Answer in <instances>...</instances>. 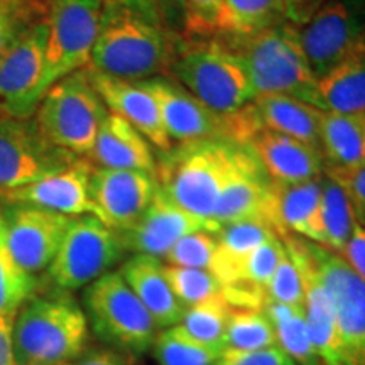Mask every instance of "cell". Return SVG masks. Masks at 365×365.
<instances>
[{
    "label": "cell",
    "instance_id": "cell-1",
    "mask_svg": "<svg viewBox=\"0 0 365 365\" xmlns=\"http://www.w3.org/2000/svg\"><path fill=\"white\" fill-rule=\"evenodd\" d=\"M178 46L158 0H102L88 68L112 78L145 81L170 70Z\"/></svg>",
    "mask_w": 365,
    "mask_h": 365
},
{
    "label": "cell",
    "instance_id": "cell-2",
    "mask_svg": "<svg viewBox=\"0 0 365 365\" xmlns=\"http://www.w3.org/2000/svg\"><path fill=\"white\" fill-rule=\"evenodd\" d=\"M254 154L232 140H200L180 144L156 163V181L173 203L191 215L212 222L222 190ZM217 225V223H215Z\"/></svg>",
    "mask_w": 365,
    "mask_h": 365
},
{
    "label": "cell",
    "instance_id": "cell-3",
    "mask_svg": "<svg viewBox=\"0 0 365 365\" xmlns=\"http://www.w3.org/2000/svg\"><path fill=\"white\" fill-rule=\"evenodd\" d=\"M86 314L66 291L34 296L14 317L16 365H65L85 355Z\"/></svg>",
    "mask_w": 365,
    "mask_h": 365
},
{
    "label": "cell",
    "instance_id": "cell-4",
    "mask_svg": "<svg viewBox=\"0 0 365 365\" xmlns=\"http://www.w3.org/2000/svg\"><path fill=\"white\" fill-rule=\"evenodd\" d=\"M223 39L247 71L254 98L289 95L319 108L318 80L301 46L298 26L282 21L255 34Z\"/></svg>",
    "mask_w": 365,
    "mask_h": 365
},
{
    "label": "cell",
    "instance_id": "cell-5",
    "mask_svg": "<svg viewBox=\"0 0 365 365\" xmlns=\"http://www.w3.org/2000/svg\"><path fill=\"white\" fill-rule=\"evenodd\" d=\"M170 71L182 88L222 115H234L254 100L247 71L225 41L205 38L180 44Z\"/></svg>",
    "mask_w": 365,
    "mask_h": 365
},
{
    "label": "cell",
    "instance_id": "cell-6",
    "mask_svg": "<svg viewBox=\"0 0 365 365\" xmlns=\"http://www.w3.org/2000/svg\"><path fill=\"white\" fill-rule=\"evenodd\" d=\"M107 112L91 83L88 68H83L46 91L34 113V122L41 135L54 148L73 156H88Z\"/></svg>",
    "mask_w": 365,
    "mask_h": 365
},
{
    "label": "cell",
    "instance_id": "cell-7",
    "mask_svg": "<svg viewBox=\"0 0 365 365\" xmlns=\"http://www.w3.org/2000/svg\"><path fill=\"white\" fill-rule=\"evenodd\" d=\"M83 303L88 327L115 352L143 355L153 346L156 323L118 271L86 286Z\"/></svg>",
    "mask_w": 365,
    "mask_h": 365
},
{
    "label": "cell",
    "instance_id": "cell-8",
    "mask_svg": "<svg viewBox=\"0 0 365 365\" xmlns=\"http://www.w3.org/2000/svg\"><path fill=\"white\" fill-rule=\"evenodd\" d=\"M102 0H48L46 2L44 93L71 73L90 65L97 41Z\"/></svg>",
    "mask_w": 365,
    "mask_h": 365
},
{
    "label": "cell",
    "instance_id": "cell-9",
    "mask_svg": "<svg viewBox=\"0 0 365 365\" xmlns=\"http://www.w3.org/2000/svg\"><path fill=\"white\" fill-rule=\"evenodd\" d=\"M124 250L117 232L97 217H75L49 264L48 276L59 291L81 289L110 272Z\"/></svg>",
    "mask_w": 365,
    "mask_h": 365
},
{
    "label": "cell",
    "instance_id": "cell-10",
    "mask_svg": "<svg viewBox=\"0 0 365 365\" xmlns=\"http://www.w3.org/2000/svg\"><path fill=\"white\" fill-rule=\"evenodd\" d=\"M298 29L314 78H323L365 41V0H325Z\"/></svg>",
    "mask_w": 365,
    "mask_h": 365
},
{
    "label": "cell",
    "instance_id": "cell-11",
    "mask_svg": "<svg viewBox=\"0 0 365 365\" xmlns=\"http://www.w3.org/2000/svg\"><path fill=\"white\" fill-rule=\"evenodd\" d=\"M303 245L331 296L346 365H365V282L340 254L304 239Z\"/></svg>",
    "mask_w": 365,
    "mask_h": 365
},
{
    "label": "cell",
    "instance_id": "cell-12",
    "mask_svg": "<svg viewBox=\"0 0 365 365\" xmlns=\"http://www.w3.org/2000/svg\"><path fill=\"white\" fill-rule=\"evenodd\" d=\"M46 17L22 27L0 59V113L33 118L44 95Z\"/></svg>",
    "mask_w": 365,
    "mask_h": 365
},
{
    "label": "cell",
    "instance_id": "cell-13",
    "mask_svg": "<svg viewBox=\"0 0 365 365\" xmlns=\"http://www.w3.org/2000/svg\"><path fill=\"white\" fill-rule=\"evenodd\" d=\"M75 156L41 135L33 118L0 113V195L61 170Z\"/></svg>",
    "mask_w": 365,
    "mask_h": 365
},
{
    "label": "cell",
    "instance_id": "cell-14",
    "mask_svg": "<svg viewBox=\"0 0 365 365\" xmlns=\"http://www.w3.org/2000/svg\"><path fill=\"white\" fill-rule=\"evenodd\" d=\"M143 85L156 98L163 125L171 140L181 144L217 139L237 143L235 113H217L171 80L150 78Z\"/></svg>",
    "mask_w": 365,
    "mask_h": 365
},
{
    "label": "cell",
    "instance_id": "cell-15",
    "mask_svg": "<svg viewBox=\"0 0 365 365\" xmlns=\"http://www.w3.org/2000/svg\"><path fill=\"white\" fill-rule=\"evenodd\" d=\"M4 217V232L9 252L31 274L49 267L73 218L26 205H9Z\"/></svg>",
    "mask_w": 365,
    "mask_h": 365
},
{
    "label": "cell",
    "instance_id": "cell-16",
    "mask_svg": "<svg viewBox=\"0 0 365 365\" xmlns=\"http://www.w3.org/2000/svg\"><path fill=\"white\" fill-rule=\"evenodd\" d=\"M156 176L143 171L93 166L90 195L98 220L115 232H125L143 217L158 191Z\"/></svg>",
    "mask_w": 365,
    "mask_h": 365
},
{
    "label": "cell",
    "instance_id": "cell-17",
    "mask_svg": "<svg viewBox=\"0 0 365 365\" xmlns=\"http://www.w3.org/2000/svg\"><path fill=\"white\" fill-rule=\"evenodd\" d=\"M93 164L86 158L73 159L49 175H44L22 188L0 195L7 205H26L66 217H97L90 195V176ZM98 218V217H97Z\"/></svg>",
    "mask_w": 365,
    "mask_h": 365
},
{
    "label": "cell",
    "instance_id": "cell-18",
    "mask_svg": "<svg viewBox=\"0 0 365 365\" xmlns=\"http://www.w3.org/2000/svg\"><path fill=\"white\" fill-rule=\"evenodd\" d=\"M220 227L178 207L158 188L143 217L129 230L117 232L125 250L161 259L178 240L193 232L218 234Z\"/></svg>",
    "mask_w": 365,
    "mask_h": 365
},
{
    "label": "cell",
    "instance_id": "cell-19",
    "mask_svg": "<svg viewBox=\"0 0 365 365\" xmlns=\"http://www.w3.org/2000/svg\"><path fill=\"white\" fill-rule=\"evenodd\" d=\"M245 145L272 182L294 185L317 180L325 170L322 150L279 132L257 129Z\"/></svg>",
    "mask_w": 365,
    "mask_h": 365
},
{
    "label": "cell",
    "instance_id": "cell-20",
    "mask_svg": "<svg viewBox=\"0 0 365 365\" xmlns=\"http://www.w3.org/2000/svg\"><path fill=\"white\" fill-rule=\"evenodd\" d=\"M322 182L323 178L294 185L271 181L266 207L267 225L277 235L293 234L323 245V228L319 218Z\"/></svg>",
    "mask_w": 365,
    "mask_h": 365
},
{
    "label": "cell",
    "instance_id": "cell-21",
    "mask_svg": "<svg viewBox=\"0 0 365 365\" xmlns=\"http://www.w3.org/2000/svg\"><path fill=\"white\" fill-rule=\"evenodd\" d=\"M88 73L91 83L108 110L125 118L163 153L173 148V140L163 125L156 98L149 93L143 81L112 78V76L93 71L91 68H88Z\"/></svg>",
    "mask_w": 365,
    "mask_h": 365
},
{
    "label": "cell",
    "instance_id": "cell-22",
    "mask_svg": "<svg viewBox=\"0 0 365 365\" xmlns=\"http://www.w3.org/2000/svg\"><path fill=\"white\" fill-rule=\"evenodd\" d=\"M86 159L98 168L143 171L156 176V159L149 140L125 118L108 110Z\"/></svg>",
    "mask_w": 365,
    "mask_h": 365
},
{
    "label": "cell",
    "instance_id": "cell-23",
    "mask_svg": "<svg viewBox=\"0 0 365 365\" xmlns=\"http://www.w3.org/2000/svg\"><path fill=\"white\" fill-rule=\"evenodd\" d=\"M163 266L164 264L156 257L135 254L118 271L153 317L158 330L176 327L186 312L171 291Z\"/></svg>",
    "mask_w": 365,
    "mask_h": 365
},
{
    "label": "cell",
    "instance_id": "cell-24",
    "mask_svg": "<svg viewBox=\"0 0 365 365\" xmlns=\"http://www.w3.org/2000/svg\"><path fill=\"white\" fill-rule=\"evenodd\" d=\"M269 188H271V180L254 156L252 161L235 173L222 190L213 210L212 222L220 228L228 223L245 220L266 223Z\"/></svg>",
    "mask_w": 365,
    "mask_h": 365
},
{
    "label": "cell",
    "instance_id": "cell-25",
    "mask_svg": "<svg viewBox=\"0 0 365 365\" xmlns=\"http://www.w3.org/2000/svg\"><path fill=\"white\" fill-rule=\"evenodd\" d=\"M252 110L261 129L279 132L313 148H319V122L322 113L303 100L289 95H259L252 102Z\"/></svg>",
    "mask_w": 365,
    "mask_h": 365
},
{
    "label": "cell",
    "instance_id": "cell-26",
    "mask_svg": "<svg viewBox=\"0 0 365 365\" xmlns=\"http://www.w3.org/2000/svg\"><path fill=\"white\" fill-rule=\"evenodd\" d=\"M319 148L327 170L357 171L365 168V110L352 113L323 112Z\"/></svg>",
    "mask_w": 365,
    "mask_h": 365
},
{
    "label": "cell",
    "instance_id": "cell-27",
    "mask_svg": "<svg viewBox=\"0 0 365 365\" xmlns=\"http://www.w3.org/2000/svg\"><path fill=\"white\" fill-rule=\"evenodd\" d=\"M274 235L277 234L264 222L245 220L223 225L217 234V249L208 271L222 287L235 284L249 254Z\"/></svg>",
    "mask_w": 365,
    "mask_h": 365
},
{
    "label": "cell",
    "instance_id": "cell-28",
    "mask_svg": "<svg viewBox=\"0 0 365 365\" xmlns=\"http://www.w3.org/2000/svg\"><path fill=\"white\" fill-rule=\"evenodd\" d=\"M318 97L323 112L365 110V41L339 66L318 80Z\"/></svg>",
    "mask_w": 365,
    "mask_h": 365
},
{
    "label": "cell",
    "instance_id": "cell-29",
    "mask_svg": "<svg viewBox=\"0 0 365 365\" xmlns=\"http://www.w3.org/2000/svg\"><path fill=\"white\" fill-rule=\"evenodd\" d=\"M286 21V0H223L217 34L244 38Z\"/></svg>",
    "mask_w": 365,
    "mask_h": 365
},
{
    "label": "cell",
    "instance_id": "cell-30",
    "mask_svg": "<svg viewBox=\"0 0 365 365\" xmlns=\"http://www.w3.org/2000/svg\"><path fill=\"white\" fill-rule=\"evenodd\" d=\"M262 312L276 331L277 345L298 365H323L309 336L304 308L266 299Z\"/></svg>",
    "mask_w": 365,
    "mask_h": 365
},
{
    "label": "cell",
    "instance_id": "cell-31",
    "mask_svg": "<svg viewBox=\"0 0 365 365\" xmlns=\"http://www.w3.org/2000/svg\"><path fill=\"white\" fill-rule=\"evenodd\" d=\"M319 218L323 228V247L341 255L357 223V217L346 191L330 176L323 178L322 182Z\"/></svg>",
    "mask_w": 365,
    "mask_h": 365
},
{
    "label": "cell",
    "instance_id": "cell-32",
    "mask_svg": "<svg viewBox=\"0 0 365 365\" xmlns=\"http://www.w3.org/2000/svg\"><path fill=\"white\" fill-rule=\"evenodd\" d=\"M230 312L232 308L228 307L220 293L195 304V307L186 308L181 322L176 327L188 339L225 352L223 336H225Z\"/></svg>",
    "mask_w": 365,
    "mask_h": 365
},
{
    "label": "cell",
    "instance_id": "cell-33",
    "mask_svg": "<svg viewBox=\"0 0 365 365\" xmlns=\"http://www.w3.org/2000/svg\"><path fill=\"white\" fill-rule=\"evenodd\" d=\"M277 345L276 331L262 309H234L228 317L223 346L234 352H255Z\"/></svg>",
    "mask_w": 365,
    "mask_h": 365
},
{
    "label": "cell",
    "instance_id": "cell-34",
    "mask_svg": "<svg viewBox=\"0 0 365 365\" xmlns=\"http://www.w3.org/2000/svg\"><path fill=\"white\" fill-rule=\"evenodd\" d=\"M38 291L34 274L22 269L9 252L6 232H0V317L14 318Z\"/></svg>",
    "mask_w": 365,
    "mask_h": 365
},
{
    "label": "cell",
    "instance_id": "cell-35",
    "mask_svg": "<svg viewBox=\"0 0 365 365\" xmlns=\"http://www.w3.org/2000/svg\"><path fill=\"white\" fill-rule=\"evenodd\" d=\"M150 349L159 365H215L223 355V350L188 339L178 327L159 331Z\"/></svg>",
    "mask_w": 365,
    "mask_h": 365
},
{
    "label": "cell",
    "instance_id": "cell-36",
    "mask_svg": "<svg viewBox=\"0 0 365 365\" xmlns=\"http://www.w3.org/2000/svg\"><path fill=\"white\" fill-rule=\"evenodd\" d=\"M164 276L171 291L185 308L195 307L202 301L222 293V284L208 269H188L163 266Z\"/></svg>",
    "mask_w": 365,
    "mask_h": 365
},
{
    "label": "cell",
    "instance_id": "cell-37",
    "mask_svg": "<svg viewBox=\"0 0 365 365\" xmlns=\"http://www.w3.org/2000/svg\"><path fill=\"white\" fill-rule=\"evenodd\" d=\"M46 2L0 0V59L22 27L46 17Z\"/></svg>",
    "mask_w": 365,
    "mask_h": 365
},
{
    "label": "cell",
    "instance_id": "cell-38",
    "mask_svg": "<svg viewBox=\"0 0 365 365\" xmlns=\"http://www.w3.org/2000/svg\"><path fill=\"white\" fill-rule=\"evenodd\" d=\"M217 249V234L210 232H193L185 235L164 255L168 266L208 269Z\"/></svg>",
    "mask_w": 365,
    "mask_h": 365
},
{
    "label": "cell",
    "instance_id": "cell-39",
    "mask_svg": "<svg viewBox=\"0 0 365 365\" xmlns=\"http://www.w3.org/2000/svg\"><path fill=\"white\" fill-rule=\"evenodd\" d=\"M267 299L281 304H289V307L304 308L303 279H301L298 266L291 259V255L286 252V249L271 281H269Z\"/></svg>",
    "mask_w": 365,
    "mask_h": 365
},
{
    "label": "cell",
    "instance_id": "cell-40",
    "mask_svg": "<svg viewBox=\"0 0 365 365\" xmlns=\"http://www.w3.org/2000/svg\"><path fill=\"white\" fill-rule=\"evenodd\" d=\"M181 6L191 36L205 39L217 34L223 0H181Z\"/></svg>",
    "mask_w": 365,
    "mask_h": 365
},
{
    "label": "cell",
    "instance_id": "cell-41",
    "mask_svg": "<svg viewBox=\"0 0 365 365\" xmlns=\"http://www.w3.org/2000/svg\"><path fill=\"white\" fill-rule=\"evenodd\" d=\"M222 365H298L279 345L255 352H234L225 350L220 359Z\"/></svg>",
    "mask_w": 365,
    "mask_h": 365
},
{
    "label": "cell",
    "instance_id": "cell-42",
    "mask_svg": "<svg viewBox=\"0 0 365 365\" xmlns=\"http://www.w3.org/2000/svg\"><path fill=\"white\" fill-rule=\"evenodd\" d=\"M327 176L335 180L346 191L352 202L357 222L365 227V168L357 171L327 170Z\"/></svg>",
    "mask_w": 365,
    "mask_h": 365
},
{
    "label": "cell",
    "instance_id": "cell-43",
    "mask_svg": "<svg viewBox=\"0 0 365 365\" xmlns=\"http://www.w3.org/2000/svg\"><path fill=\"white\" fill-rule=\"evenodd\" d=\"M341 257L349 262V266L365 282V227L362 223H355L352 235L346 242L345 250L341 252Z\"/></svg>",
    "mask_w": 365,
    "mask_h": 365
},
{
    "label": "cell",
    "instance_id": "cell-44",
    "mask_svg": "<svg viewBox=\"0 0 365 365\" xmlns=\"http://www.w3.org/2000/svg\"><path fill=\"white\" fill-rule=\"evenodd\" d=\"M325 0H286V21L303 26Z\"/></svg>",
    "mask_w": 365,
    "mask_h": 365
},
{
    "label": "cell",
    "instance_id": "cell-45",
    "mask_svg": "<svg viewBox=\"0 0 365 365\" xmlns=\"http://www.w3.org/2000/svg\"><path fill=\"white\" fill-rule=\"evenodd\" d=\"M14 318L0 317V365H16L12 340Z\"/></svg>",
    "mask_w": 365,
    "mask_h": 365
},
{
    "label": "cell",
    "instance_id": "cell-46",
    "mask_svg": "<svg viewBox=\"0 0 365 365\" xmlns=\"http://www.w3.org/2000/svg\"><path fill=\"white\" fill-rule=\"evenodd\" d=\"M75 365H129V362L124 354H118L115 350H93L78 359Z\"/></svg>",
    "mask_w": 365,
    "mask_h": 365
},
{
    "label": "cell",
    "instance_id": "cell-47",
    "mask_svg": "<svg viewBox=\"0 0 365 365\" xmlns=\"http://www.w3.org/2000/svg\"><path fill=\"white\" fill-rule=\"evenodd\" d=\"M4 228V217H2V210H0V232H2Z\"/></svg>",
    "mask_w": 365,
    "mask_h": 365
},
{
    "label": "cell",
    "instance_id": "cell-48",
    "mask_svg": "<svg viewBox=\"0 0 365 365\" xmlns=\"http://www.w3.org/2000/svg\"><path fill=\"white\" fill-rule=\"evenodd\" d=\"M36 2H46V0H36Z\"/></svg>",
    "mask_w": 365,
    "mask_h": 365
},
{
    "label": "cell",
    "instance_id": "cell-49",
    "mask_svg": "<svg viewBox=\"0 0 365 365\" xmlns=\"http://www.w3.org/2000/svg\"><path fill=\"white\" fill-rule=\"evenodd\" d=\"M65 365H75V364H65Z\"/></svg>",
    "mask_w": 365,
    "mask_h": 365
},
{
    "label": "cell",
    "instance_id": "cell-50",
    "mask_svg": "<svg viewBox=\"0 0 365 365\" xmlns=\"http://www.w3.org/2000/svg\"><path fill=\"white\" fill-rule=\"evenodd\" d=\"M215 365H222V364H220V362H218V364H215Z\"/></svg>",
    "mask_w": 365,
    "mask_h": 365
}]
</instances>
